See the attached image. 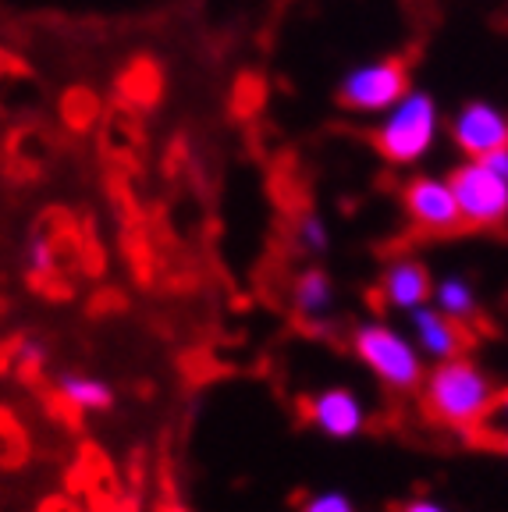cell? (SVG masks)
Wrapping results in <instances>:
<instances>
[{
  "instance_id": "obj_1",
  "label": "cell",
  "mask_w": 508,
  "mask_h": 512,
  "mask_svg": "<svg viewBox=\"0 0 508 512\" xmlns=\"http://www.w3.org/2000/svg\"><path fill=\"white\" fill-rule=\"evenodd\" d=\"M494 399H498L494 381L484 374L480 363H473L462 352L452 360H437L420 381L423 413L448 431H480Z\"/></svg>"
},
{
  "instance_id": "obj_2",
  "label": "cell",
  "mask_w": 508,
  "mask_h": 512,
  "mask_svg": "<svg viewBox=\"0 0 508 512\" xmlns=\"http://www.w3.org/2000/svg\"><path fill=\"white\" fill-rule=\"evenodd\" d=\"M445 128V114L427 89L409 86L395 104L381 114L374 128V146L395 168H413L434 153Z\"/></svg>"
},
{
  "instance_id": "obj_3",
  "label": "cell",
  "mask_w": 508,
  "mask_h": 512,
  "mask_svg": "<svg viewBox=\"0 0 508 512\" xmlns=\"http://www.w3.org/2000/svg\"><path fill=\"white\" fill-rule=\"evenodd\" d=\"M352 352L384 388L391 392H416L427 374L423 352L409 335L384 324V320H363L352 331Z\"/></svg>"
},
{
  "instance_id": "obj_4",
  "label": "cell",
  "mask_w": 508,
  "mask_h": 512,
  "mask_svg": "<svg viewBox=\"0 0 508 512\" xmlns=\"http://www.w3.org/2000/svg\"><path fill=\"white\" fill-rule=\"evenodd\" d=\"M466 228H501L508 221V178L494 175L484 160L466 157L448 171Z\"/></svg>"
},
{
  "instance_id": "obj_5",
  "label": "cell",
  "mask_w": 508,
  "mask_h": 512,
  "mask_svg": "<svg viewBox=\"0 0 508 512\" xmlns=\"http://www.w3.org/2000/svg\"><path fill=\"white\" fill-rule=\"evenodd\" d=\"M409 89V72L398 57H377V61L352 64L338 82V104L356 114H377L381 118L398 96Z\"/></svg>"
},
{
  "instance_id": "obj_6",
  "label": "cell",
  "mask_w": 508,
  "mask_h": 512,
  "mask_svg": "<svg viewBox=\"0 0 508 512\" xmlns=\"http://www.w3.org/2000/svg\"><path fill=\"white\" fill-rule=\"evenodd\" d=\"M402 210L405 217L427 235H452L462 224L459 200L448 182V175H413L402 185Z\"/></svg>"
},
{
  "instance_id": "obj_7",
  "label": "cell",
  "mask_w": 508,
  "mask_h": 512,
  "mask_svg": "<svg viewBox=\"0 0 508 512\" xmlns=\"http://www.w3.org/2000/svg\"><path fill=\"white\" fill-rule=\"evenodd\" d=\"M448 136L462 157H487L508 146V114L491 100H469L448 121Z\"/></svg>"
},
{
  "instance_id": "obj_8",
  "label": "cell",
  "mask_w": 508,
  "mask_h": 512,
  "mask_svg": "<svg viewBox=\"0 0 508 512\" xmlns=\"http://www.w3.org/2000/svg\"><path fill=\"white\" fill-rule=\"evenodd\" d=\"M306 420L317 434L331 441H352L366 431V402L359 399L352 388L334 384V388H320L306 402Z\"/></svg>"
},
{
  "instance_id": "obj_9",
  "label": "cell",
  "mask_w": 508,
  "mask_h": 512,
  "mask_svg": "<svg viewBox=\"0 0 508 512\" xmlns=\"http://www.w3.org/2000/svg\"><path fill=\"white\" fill-rule=\"evenodd\" d=\"M377 292H381V303L388 306L391 313H405V317H409L413 310L430 303L434 274H430L427 264L416 260V256H398V260H391V264L384 267Z\"/></svg>"
},
{
  "instance_id": "obj_10",
  "label": "cell",
  "mask_w": 508,
  "mask_h": 512,
  "mask_svg": "<svg viewBox=\"0 0 508 512\" xmlns=\"http://www.w3.org/2000/svg\"><path fill=\"white\" fill-rule=\"evenodd\" d=\"M409 338L423 352V360H452L462 352V328L434 306H420L409 313Z\"/></svg>"
},
{
  "instance_id": "obj_11",
  "label": "cell",
  "mask_w": 508,
  "mask_h": 512,
  "mask_svg": "<svg viewBox=\"0 0 508 512\" xmlns=\"http://www.w3.org/2000/svg\"><path fill=\"white\" fill-rule=\"evenodd\" d=\"M292 310L313 328L331 324L334 313H338V288H334L331 274L320 271V267H306L292 281Z\"/></svg>"
},
{
  "instance_id": "obj_12",
  "label": "cell",
  "mask_w": 508,
  "mask_h": 512,
  "mask_svg": "<svg viewBox=\"0 0 508 512\" xmlns=\"http://www.w3.org/2000/svg\"><path fill=\"white\" fill-rule=\"evenodd\" d=\"M57 395L79 413H107L114 409V388L96 374H82V370H64L57 377Z\"/></svg>"
},
{
  "instance_id": "obj_13",
  "label": "cell",
  "mask_w": 508,
  "mask_h": 512,
  "mask_svg": "<svg viewBox=\"0 0 508 512\" xmlns=\"http://www.w3.org/2000/svg\"><path fill=\"white\" fill-rule=\"evenodd\" d=\"M430 306L441 310L445 317H452L455 324H469L480 313V296L466 274H445V278H434Z\"/></svg>"
},
{
  "instance_id": "obj_14",
  "label": "cell",
  "mask_w": 508,
  "mask_h": 512,
  "mask_svg": "<svg viewBox=\"0 0 508 512\" xmlns=\"http://www.w3.org/2000/svg\"><path fill=\"white\" fill-rule=\"evenodd\" d=\"M295 242L306 256H327L331 253V224L317 210H306L295 224Z\"/></svg>"
},
{
  "instance_id": "obj_15",
  "label": "cell",
  "mask_w": 508,
  "mask_h": 512,
  "mask_svg": "<svg viewBox=\"0 0 508 512\" xmlns=\"http://www.w3.org/2000/svg\"><path fill=\"white\" fill-rule=\"evenodd\" d=\"M299 512H359L356 502H352L349 491L342 488H324V491H310L302 498Z\"/></svg>"
},
{
  "instance_id": "obj_16",
  "label": "cell",
  "mask_w": 508,
  "mask_h": 512,
  "mask_svg": "<svg viewBox=\"0 0 508 512\" xmlns=\"http://www.w3.org/2000/svg\"><path fill=\"white\" fill-rule=\"evenodd\" d=\"M25 267H29V274H36V278H47V274H54L57 249H54V242H50L47 235H32V239H29V246H25Z\"/></svg>"
},
{
  "instance_id": "obj_17",
  "label": "cell",
  "mask_w": 508,
  "mask_h": 512,
  "mask_svg": "<svg viewBox=\"0 0 508 512\" xmlns=\"http://www.w3.org/2000/svg\"><path fill=\"white\" fill-rule=\"evenodd\" d=\"M480 431L487 434V438H505L508 434V392H501L498 399H494V406H491V413H487V420H484V427Z\"/></svg>"
},
{
  "instance_id": "obj_18",
  "label": "cell",
  "mask_w": 508,
  "mask_h": 512,
  "mask_svg": "<svg viewBox=\"0 0 508 512\" xmlns=\"http://www.w3.org/2000/svg\"><path fill=\"white\" fill-rule=\"evenodd\" d=\"M18 363H22V370L47 367V345H43V342H25L22 349H18Z\"/></svg>"
},
{
  "instance_id": "obj_19",
  "label": "cell",
  "mask_w": 508,
  "mask_h": 512,
  "mask_svg": "<svg viewBox=\"0 0 508 512\" xmlns=\"http://www.w3.org/2000/svg\"><path fill=\"white\" fill-rule=\"evenodd\" d=\"M398 512H452V509H448L445 502L430 498V495H416V498H409V502L398 505Z\"/></svg>"
},
{
  "instance_id": "obj_20",
  "label": "cell",
  "mask_w": 508,
  "mask_h": 512,
  "mask_svg": "<svg viewBox=\"0 0 508 512\" xmlns=\"http://www.w3.org/2000/svg\"><path fill=\"white\" fill-rule=\"evenodd\" d=\"M487 164V168L494 171V175H501V178H508V146H501V150H494V153H487V157H480Z\"/></svg>"
},
{
  "instance_id": "obj_21",
  "label": "cell",
  "mask_w": 508,
  "mask_h": 512,
  "mask_svg": "<svg viewBox=\"0 0 508 512\" xmlns=\"http://www.w3.org/2000/svg\"><path fill=\"white\" fill-rule=\"evenodd\" d=\"M498 445H501V452L508 456V434H505V438H498Z\"/></svg>"
}]
</instances>
